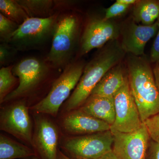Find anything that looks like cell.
I'll return each instance as SVG.
<instances>
[{
  "mask_svg": "<svg viewBox=\"0 0 159 159\" xmlns=\"http://www.w3.org/2000/svg\"><path fill=\"white\" fill-rule=\"evenodd\" d=\"M145 159H159V143L150 140Z\"/></svg>",
  "mask_w": 159,
  "mask_h": 159,
  "instance_id": "26",
  "label": "cell"
},
{
  "mask_svg": "<svg viewBox=\"0 0 159 159\" xmlns=\"http://www.w3.org/2000/svg\"><path fill=\"white\" fill-rule=\"evenodd\" d=\"M0 10L2 14L19 25L29 18L27 12L17 1L1 0Z\"/></svg>",
  "mask_w": 159,
  "mask_h": 159,
  "instance_id": "20",
  "label": "cell"
},
{
  "mask_svg": "<svg viewBox=\"0 0 159 159\" xmlns=\"http://www.w3.org/2000/svg\"><path fill=\"white\" fill-rule=\"evenodd\" d=\"M0 129L33 145L32 123L25 102H16L1 111Z\"/></svg>",
  "mask_w": 159,
  "mask_h": 159,
  "instance_id": "8",
  "label": "cell"
},
{
  "mask_svg": "<svg viewBox=\"0 0 159 159\" xmlns=\"http://www.w3.org/2000/svg\"><path fill=\"white\" fill-rule=\"evenodd\" d=\"M36 156L34 149L3 134L0 135V159L26 158Z\"/></svg>",
  "mask_w": 159,
  "mask_h": 159,
  "instance_id": "18",
  "label": "cell"
},
{
  "mask_svg": "<svg viewBox=\"0 0 159 159\" xmlns=\"http://www.w3.org/2000/svg\"><path fill=\"white\" fill-rule=\"evenodd\" d=\"M159 17V0H139L134 5L132 18L138 24L149 26Z\"/></svg>",
  "mask_w": 159,
  "mask_h": 159,
  "instance_id": "17",
  "label": "cell"
},
{
  "mask_svg": "<svg viewBox=\"0 0 159 159\" xmlns=\"http://www.w3.org/2000/svg\"><path fill=\"white\" fill-rule=\"evenodd\" d=\"M113 142L110 130L68 138L63 148L74 159H98L112 151Z\"/></svg>",
  "mask_w": 159,
  "mask_h": 159,
  "instance_id": "5",
  "label": "cell"
},
{
  "mask_svg": "<svg viewBox=\"0 0 159 159\" xmlns=\"http://www.w3.org/2000/svg\"><path fill=\"white\" fill-rule=\"evenodd\" d=\"M114 137L112 151L119 159H145L151 140L145 125L131 133L111 130Z\"/></svg>",
  "mask_w": 159,
  "mask_h": 159,
  "instance_id": "9",
  "label": "cell"
},
{
  "mask_svg": "<svg viewBox=\"0 0 159 159\" xmlns=\"http://www.w3.org/2000/svg\"><path fill=\"white\" fill-rule=\"evenodd\" d=\"M153 73L156 83L159 90V63L156 64L153 70Z\"/></svg>",
  "mask_w": 159,
  "mask_h": 159,
  "instance_id": "28",
  "label": "cell"
},
{
  "mask_svg": "<svg viewBox=\"0 0 159 159\" xmlns=\"http://www.w3.org/2000/svg\"><path fill=\"white\" fill-rule=\"evenodd\" d=\"M84 68L83 64L80 62L66 66L62 74L53 83L48 95L31 109L37 113L56 116L61 106L79 82Z\"/></svg>",
  "mask_w": 159,
  "mask_h": 159,
  "instance_id": "3",
  "label": "cell"
},
{
  "mask_svg": "<svg viewBox=\"0 0 159 159\" xmlns=\"http://www.w3.org/2000/svg\"><path fill=\"white\" fill-rule=\"evenodd\" d=\"M98 159H119L113 151L108 152Z\"/></svg>",
  "mask_w": 159,
  "mask_h": 159,
  "instance_id": "29",
  "label": "cell"
},
{
  "mask_svg": "<svg viewBox=\"0 0 159 159\" xmlns=\"http://www.w3.org/2000/svg\"><path fill=\"white\" fill-rule=\"evenodd\" d=\"M129 55L126 62L129 83L143 122L159 112V90L148 60Z\"/></svg>",
  "mask_w": 159,
  "mask_h": 159,
  "instance_id": "2",
  "label": "cell"
},
{
  "mask_svg": "<svg viewBox=\"0 0 159 159\" xmlns=\"http://www.w3.org/2000/svg\"><path fill=\"white\" fill-rule=\"evenodd\" d=\"M13 67H3L0 70V102H4V99L17 82V78L12 73Z\"/></svg>",
  "mask_w": 159,
  "mask_h": 159,
  "instance_id": "21",
  "label": "cell"
},
{
  "mask_svg": "<svg viewBox=\"0 0 159 159\" xmlns=\"http://www.w3.org/2000/svg\"><path fill=\"white\" fill-rule=\"evenodd\" d=\"M128 77L127 68L122 62L112 68L93 89L90 97H114Z\"/></svg>",
  "mask_w": 159,
  "mask_h": 159,
  "instance_id": "15",
  "label": "cell"
},
{
  "mask_svg": "<svg viewBox=\"0 0 159 159\" xmlns=\"http://www.w3.org/2000/svg\"><path fill=\"white\" fill-rule=\"evenodd\" d=\"M116 118L111 130L131 133L143 124L136 103L131 92L128 77L114 97Z\"/></svg>",
  "mask_w": 159,
  "mask_h": 159,
  "instance_id": "6",
  "label": "cell"
},
{
  "mask_svg": "<svg viewBox=\"0 0 159 159\" xmlns=\"http://www.w3.org/2000/svg\"><path fill=\"white\" fill-rule=\"evenodd\" d=\"M126 53L118 40L107 43L84 66L83 73L67 102L69 111L80 107L110 70L122 62Z\"/></svg>",
  "mask_w": 159,
  "mask_h": 159,
  "instance_id": "1",
  "label": "cell"
},
{
  "mask_svg": "<svg viewBox=\"0 0 159 159\" xmlns=\"http://www.w3.org/2000/svg\"><path fill=\"white\" fill-rule=\"evenodd\" d=\"M29 159H41L39 157H38L37 156H36L32 157H31V158H29Z\"/></svg>",
  "mask_w": 159,
  "mask_h": 159,
  "instance_id": "32",
  "label": "cell"
},
{
  "mask_svg": "<svg viewBox=\"0 0 159 159\" xmlns=\"http://www.w3.org/2000/svg\"><path fill=\"white\" fill-rule=\"evenodd\" d=\"M158 30L157 21L151 25H143L136 22L132 17L120 25V45L125 53L142 56L146 43L157 34Z\"/></svg>",
  "mask_w": 159,
  "mask_h": 159,
  "instance_id": "12",
  "label": "cell"
},
{
  "mask_svg": "<svg viewBox=\"0 0 159 159\" xmlns=\"http://www.w3.org/2000/svg\"><path fill=\"white\" fill-rule=\"evenodd\" d=\"M63 126L68 132L79 134H90L111 129V125L106 122L85 113L79 109L66 117Z\"/></svg>",
  "mask_w": 159,
  "mask_h": 159,
  "instance_id": "14",
  "label": "cell"
},
{
  "mask_svg": "<svg viewBox=\"0 0 159 159\" xmlns=\"http://www.w3.org/2000/svg\"><path fill=\"white\" fill-rule=\"evenodd\" d=\"M58 134L53 122L43 118H37L33 136V146L41 159H57Z\"/></svg>",
  "mask_w": 159,
  "mask_h": 159,
  "instance_id": "13",
  "label": "cell"
},
{
  "mask_svg": "<svg viewBox=\"0 0 159 159\" xmlns=\"http://www.w3.org/2000/svg\"><path fill=\"white\" fill-rule=\"evenodd\" d=\"M148 131L151 140L159 143V112L143 122Z\"/></svg>",
  "mask_w": 159,
  "mask_h": 159,
  "instance_id": "23",
  "label": "cell"
},
{
  "mask_svg": "<svg viewBox=\"0 0 159 159\" xmlns=\"http://www.w3.org/2000/svg\"><path fill=\"white\" fill-rule=\"evenodd\" d=\"M80 110L111 126L116 118L114 97H89Z\"/></svg>",
  "mask_w": 159,
  "mask_h": 159,
  "instance_id": "16",
  "label": "cell"
},
{
  "mask_svg": "<svg viewBox=\"0 0 159 159\" xmlns=\"http://www.w3.org/2000/svg\"><path fill=\"white\" fill-rule=\"evenodd\" d=\"M120 25L112 20L95 18L86 26L80 41L81 55L87 54L93 49L104 47L120 37Z\"/></svg>",
  "mask_w": 159,
  "mask_h": 159,
  "instance_id": "11",
  "label": "cell"
},
{
  "mask_svg": "<svg viewBox=\"0 0 159 159\" xmlns=\"http://www.w3.org/2000/svg\"><path fill=\"white\" fill-rule=\"evenodd\" d=\"M157 22L158 26V30L156 37L152 47L150 55V61L152 63H159V17Z\"/></svg>",
  "mask_w": 159,
  "mask_h": 159,
  "instance_id": "25",
  "label": "cell"
},
{
  "mask_svg": "<svg viewBox=\"0 0 159 159\" xmlns=\"http://www.w3.org/2000/svg\"><path fill=\"white\" fill-rule=\"evenodd\" d=\"M17 2L29 17H48V16L50 14L53 7V2L49 0H20Z\"/></svg>",
  "mask_w": 159,
  "mask_h": 159,
  "instance_id": "19",
  "label": "cell"
},
{
  "mask_svg": "<svg viewBox=\"0 0 159 159\" xmlns=\"http://www.w3.org/2000/svg\"><path fill=\"white\" fill-rule=\"evenodd\" d=\"M57 159H76L70 157L62 153L61 152L58 151V155H57Z\"/></svg>",
  "mask_w": 159,
  "mask_h": 159,
  "instance_id": "31",
  "label": "cell"
},
{
  "mask_svg": "<svg viewBox=\"0 0 159 159\" xmlns=\"http://www.w3.org/2000/svg\"><path fill=\"white\" fill-rule=\"evenodd\" d=\"M117 1L124 5L131 6L135 4L138 0H117Z\"/></svg>",
  "mask_w": 159,
  "mask_h": 159,
  "instance_id": "30",
  "label": "cell"
},
{
  "mask_svg": "<svg viewBox=\"0 0 159 159\" xmlns=\"http://www.w3.org/2000/svg\"><path fill=\"white\" fill-rule=\"evenodd\" d=\"M11 50L9 46L6 44H2L0 46V63L1 65L5 64L11 58Z\"/></svg>",
  "mask_w": 159,
  "mask_h": 159,
  "instance_id": "27",
  "label": "cell"
},
{
  "mask_svg": "<svg viewBox=\"0 0 159 159\" xmlns=\"http://www.w3.org/2000/svg\"><path fill=\"white\" fill-rule=\"evenodd\" d=\"M16 23L0 13V37L6 42L11 41V36L18 28Z\"/></svg>",
  "mask_w": 159,
  "mask_h": 159,
  "instance_id": "22",
  "label": "cell"
},
{
  "mask_svg": "<svg viewBox=\"0 0 159 159\" xmlns=\"http://www.w3.org/2000/svg\"><path fill=\"white\" fill-rule=\"evenodd\" d=\"M48 68L44 63L34 57L25 58L12 68V73L19 79L17 88L11 91L4 102L23 97L34 89L44 78Z\"/></svg>",
  "mask_w": 159,
  "mask_h": 159,
  "instance_id": "7",
  "label": "cell"
},
{
  "mask_svg": "<svg viewBox=\"0 0 159 159\" xmlns=\"http://www.w3.org/2000/svg\"><path fill=\"white\" fill-rule=\"evenodd\" d=\"M79 23L76 16L67 14L58 18L53 34L52 45L47 61L56 67L67 66L75 48Z\"/></svg>",
  "mask_w": 159,
  "mask_h": 159,
  "instance_id": "4",
  "label": "cell"
},
{
  "mask_svg": "<svg viewBox=\"0 0 159 159\" xmlns=\"http://www.w3.org/2000/svg\"><path fill=\"white\" fill-rule=\"evenodd\" d=\"M131 6L124 5L116 1L111 6L106 9L104 18L111 20L114 18L119 17L125 14Z\"/></svg>",
  "mask_w": 159,
  "mask_h": 159,
  "instance_id": "24",
  "label": "cell"
},
{
  "mask_svg": "<svg viewBox=\"0 0 159 159\" xmlns=\"http://www.w3.org/2000/svg\"><path fill=\"white\" fill-rule=\"evenodd\" d=\"M57 19L56 15L47 18L29 17L19 26L11 41L23 48L41 43L53 35Z\"/></svg>",
  "mask_w": 159,
  "mask_h": 159,
  "instance_id": "10",
  "label": "cell"
}]
</instances>
